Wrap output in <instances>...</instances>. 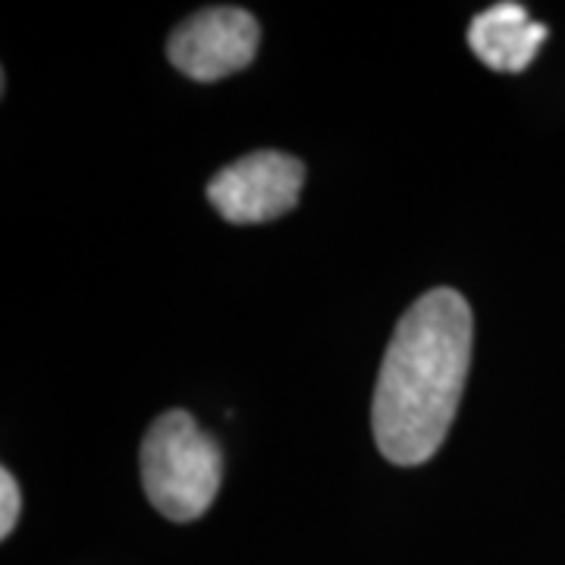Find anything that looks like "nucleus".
Masks as SVG:
<instances>
[{"mask_svg": "<svg viewBox=\"0 0 565 565\" xmlns=\"http://www.w3.org/2000/svg\"><path fill=\"white\" fill-rule=\"evenodd\" d=\"M0 500H3V509H0V537H10L13 534V527L20 522V484H17V478L3 468L0 471Z\"/></svg>", "mask_w": 565, "mask_h": 565, "instance_id": "nucleus-6", "label": "nucleus"}, {"mask_svg": "<svg viewBox=\"0 0 565 565\" xmlns=\"http://www.w3.org/2000/svg\"><path fill=\"white\" fill-rule=\"evenodd\" d=\"M262 29L248 10L204 7L182 20L167 41V57L182 76L214 82L233 76L255 61Z\"/></svg>", "mask_w": 565, "mask_h": 565, "instance_id": "nucleus-4", "label": "nucleus"}, {"mask_svg": "<svg viewBox=\"0 0 565 565\" xmlns=\"http://www.w3.org/2000/svg\"><path fill=\"white\" fill-rule=\"evenodd\" d=\"M305 182V163L282 151H255L226 163L207 182V202L223 221L264 223L299 204Z\"/></svg>", "mask_w": 565, "mask_h": 565, "instance_id": "nucleus-3", "label": "nucleus"}, {"mask_svg": "<svg viewBox=\"0 0 565 565\" xmlns=\"http://www.w3.org/2000/svg\"><path fill=\"white\" fill-rule=\"evenodd\" d=\"M546 41V25L527 17L522 3H493L468 25V47L497 73H522Z\"/></svg>", "mask_w": 565, "mask_h": 565, "instance_id": "nucleus-5", "label": "nucleus"}, {"mask_svg": "<svg viewBox=\"0 0 565 565\" xmlns=\"http://www.w3.org/2000/svg\"><path fill=\"white\" fill-rule=\"evenodd\" d=\"M139 465L148 500L170 522H195L217 500L223 478L221 446L182 408L163 412L148 427Z\"/></svg>", "mask_w": 565, "mask_h": 565, "instance_id": "nucleus-2", "label": "nucleus"}, {"mask_svg": "<svg viewBox=\"0 0 565 565\" xmlns=\"http://www.w3.org/2000/svg\"><path fill=\"white\" fill-rule=\"evenodd\" d=\"M475 318L449 286L424 292L396 323L374 386L371 427L393 465H424L452 427L471 364Z\"/></svg>", "mask_w": 565, "mask_h": 565, "instance_id": "nucleus-1", "label": "nucleus"}]
</instances>
